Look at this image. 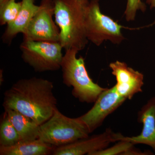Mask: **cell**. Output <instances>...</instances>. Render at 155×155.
<instances>
[{
  "mask_svg": "<svg viewBox=\"0 0 155 155\" xmlns=\"http://www.w3.org/2000/svg\"><path fill=\"white\" fill-rule=\"evenodd\" d=\"M51 81L32 77L17 81L5 93L3 106L29 117L40 125L57 108Z\"/></svg>",
  "mask_w": 155,
  "mask_h": 155,
  "instance_id": "cell-1",
  "label": "cell"
},
{
  "mask_svg": "<svg viewBox=\"0 0 155 155\" xmlns=\"http://www.w3.org/2000/svg\"><path fill=\"white\" fill-rule=\"evenodd\" d=\"M55 20L60 29V43L65 50L79 51L88 43L85 27V8L77 0H53Z\"/></svg>",
  "mask_w": 155,
  "mask_h": 155,
  "instance_id": "cell-2",
  "label": "cell"
},
{
  "mask_svg": "<svg viewBox=\"0 0 155 155\" xmlns=\"http://www.w3.org/2000/svg\"><path fill=\"white\" fill-rule=\"evenodd\" d=\"M77 50H66L61 64L63 82L72 87V94L81 102H95L101 94L106 89L94 83L90 77L85 67L84 59L77 58Z\"/></svg>",
  "mask_w": 155,
  "mask_h": 155,
  "instance_id": "cell-3",
  "label": "cell"
},
{
  "mask_svg": "<svg viewBox=\"0 0 155 155\" xmlns=\"http://www.w3.org/2000/svg\"><path fill=\"white\" fill-rule=\"evenodd\" d=\"M90 134L79 117L69 118L57 108L51 117L40 125L38 139L57 147L88 137Z\"/></svg>",
  "mask_w": 155,
  "mask_h": 155,
  "instance_id": "cell-4",
  "label": "cell"
},
{
  "mask_svg": "<svg viewBox=\"0 0 155 155\" xmlns=\"http://www.w3.org/2000/svg\"><path fill=\"white\" fill-rule=\"evenodd\" d=\"M19 48L22 60L36 72L57 71L61 68L64 56L60 42L23 39Z\"/></svg>",
  "mask_w": 155,
  "mask_h": 155,
  "instance_id": "cell-5",
  "label": "cell"
},
{
  "mask_svg": "<svg viewBox=\"0 0 155 155\" xmlns=\"http://www.w3.org/2000/svg\"><path fill=\"white\" fill-rule=\"evenodd\" d=\"M85 27L88 41L100 46L104 41L119 44L124 39L123 26L101 13L99 0H91L85 8Z\"/></svg>",
  "mask_w": 155,
  "mask_h": 155,
  "instance_id": "cell-6",
  "label": "cell"
},
{
  "mask_svg": "<svg viewBox=\"0 0 155 155\" xmlns=\"http://www.w3.org/2000/svg\"><path fill=\"white\" fill-rule=\"evenodd\" d=\"M53 0H41L39 8L23 34V39L35 41L59 42L60 29L53 20Z\"/></svg>",
  "mask_w": 155,
  "mask_h": 155,
  "instance_id": "cell-7",
  "label": "cell"
},
{
  "mask_svg": "<svg viewBox=\"0 0 155 155\" xmlns=\"http://www.w3.org/2000/svg\"><path fill=\"white\" fill-rule=\"evenodd\" d=\"M126 100L117 92L114 85L103 91L91 109L79 117L91 133L99 127L107 116L116 110Z\"/></svg>",
  "mask_w": 155,
  "mask_h": 155,
  "instance_id": "cell-8",
  "label": "cell"
},
{
  "mask_svg": "<svg viewBox=\"0 0 155 155\" xmlns=\"http://www.w3.org/2000/svg\"><path fill=\"white\" fill-rule=\"evenodd\" d=\"M123 137L121 133H115L110 129H107L103 133L57 147L52 153L54 155H91L93 153L107 148L112 143L122 140Z\"/></svg>",
  "mask_w": 155,
  "mask_h": 155,
  "instance_id": "cell-9",
  "label": "cell"
},
{
  "mask_svg": "<svg viewBox=\"0 0 155 155\" xmlns=\"http://www.w3.org/2000/svg\"><path fill=\"white\" fill-rule=\"evenodd\" d=\"M110 67L112 74L116 77V90L121 96L130 100L136 94L142 91L143 74L119 61L111 63Z\"/></svg>",
  "mask_w": 155,
  "mask_h": 155,
  "instance_id": "cell-10",
  "label": "cell"
},
{
  "mask_svg": "<svg viewBox=\"0 0 155 155\" xmlns=\"http://www.w3.org/2000/svg\"><path fill=\"white\" fill-rule=\"evenodd\" d=\"M138 120L143 125L141 134L131 137L123 136L122 140L133 144L147 145L155 151V97L151 98L139 112Z\"/></svg>",
  "mask_w": 155,
  "mask_h": 155,
  "instance_id": "cell-11",
  "label": "cell"
},
{
  "mask_svg": "<svg viewBox=\"0 0 155 155\" xmlns=\"http://www.w3.org/2000/svg\"><path fill=\"white\" fill-rule=\"evenodd\" d=\"M34 0H22V6L18 16L14 21L7 24L2 36L3 42L8 45L19 33L23 34L34 15L39 8L35 4Z\"/></svg>",
  "mask_w": 155,
  "mask_h": 155,
  "instance_id": "cell-12",
  "label": "cell"
},
{
  "mask_svg": "<svg viewBox=\"0 0 155 155\" xmlns=\"http://www.w3.org/2000/svg\"><path fill=\"white\" fill-rule=\"evenodd\" d=\"M55 147L39 139L19 141L13 145L0 146L1 155H47L52 153Z\"/></svg>",
  "mask_w": 155,
  "mask_h": 155,
  "instance_id": "cell-13",
  "label": "cell"
},
{
  "mask_svg": "<svg viewBox=\"0 0 155 155\" xmlns=\"http://www.w3.org/2000/svg\"><path fill=\"white\" fill-rule=\"evenodd\" d=\"M7 114L12 124L16 128L20 141L34 140L38 138L40 125L29 117L17 111L5 109Z\"/></svg>",
  "mask_w": 155,
  "mask_h": 155,
  "instance_id": "cell-14",
  "label": "cell"
},
{
  "mask_svg": "<svg viewBox=\"0 0 155 155\" xmlns=\"http://www.w3.org/2000/svg\"><path fill=\"white\" fill-rule=\"evenodd\" d=\"M19 141L20 137L17 130L5 112L0 125L1 146H10Z\"/></svg>",
  "mask_w": 155,
  "mask_h": 155,
  "instance_id": "cell-15",
  "label": "cell"
},
{
  "mask_svg": "<svg viewBox=\"0 0 155 155\" xmlns=\"http://www.w3.org/2000/svg\"><path fill=\"white\" fill-rule=\"evenodd\" d=\"M22 6V2L8 0L0 5V25H7L14 21L18 16Z\"/></svg>",
  "mask_w": 155,
  "mask_h": 155,
  "instance_id": "cell-16",
  "label": "cell"
},
{
  "mask_svg": "<svg viewBox=\"0 0 155 155\" xmlns=\"http://www.w3.org/2000/svg\"><path fill=\"white\" fill-rule=\"evenodd\" d=\"M134 145L130 142L121 140L113 147L96 152L91 155H124L127 151L133 147Z\"/></svg>",
  "mask_w": 155,
  "mask_h": 155,
  "instance_id": "cell-17",
  "label": "cell"
},
{
  "mask_svg": "<svg viewBox=\"0 0 155 155\" xmlns=\"http://www.w3.org/2000/svg\"><path fill=\"white\" fill-rule=\"evenodd\" d=\"M146 10V6L141 0H127L125 12V18L127 21H133L138 10L143 12Z\"/></svg>",
  "mask_w": 155,
  "mask_h": 155,
  "instance_id": "cell-18",
  "label": "cell"
},
{
  "mask_svg": "<svg viewBox=\"0 0 155 155\" xmlns=\"http://www.w3.org/2000/svg\"><path fill=\"white\" fill-rule=\"evenodd\" d=\"M146 2L149 5L150 9H155V0H146Z\"/></svg>",
  "mask_w": 155,
  "mask_h": 155,
  "instance_id": "cell-19",
  "label": "cell"
},
{
  "mask_svg": "<svg viewBox=\"0 0 155 155\" xmlns=\"http://www.w3.org/2000/svg\"><path fill=\"white\" fill-rule=\"evenodd\" d=\"M77 1L84 5H87L89 3L88 0H77Z\"/></svg>",
  "mask_w": 155,
  "mask_h": 155,
  "instance_id": "cell-20",
  "label": "cell"
},
{
  "mask_svg": "<svg viewBox=\"0 0 155 155\" xmlns=\"http://www.w3.org/2000/svg\"><path fill=\"white\" fill-rule=\"evenodd\" d=\"M8 1V0H0V5H2L3 3L5 2H6ZM34 1H35V0H34Z\"/></svg>",
  "mask_w": 155,
  "mask_h": 155,
  "instance_id": "cell-21",
  "label": "cell"
}]
</instances>
